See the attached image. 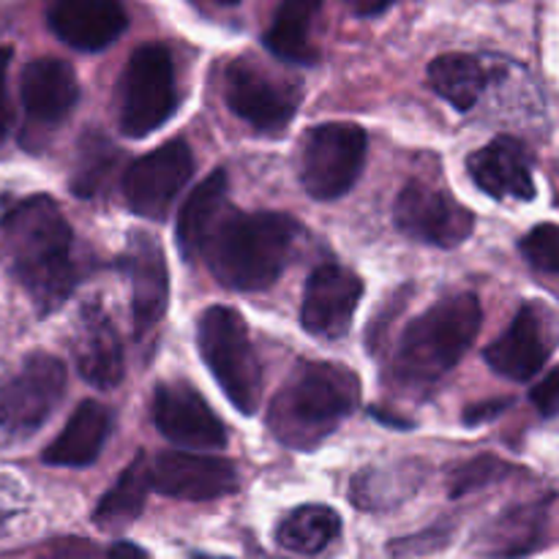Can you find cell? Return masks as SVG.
Masks as SVG:
<instances>
[{
    "instance_id": "cell-1",
    "label": "cell",
    "mask_w": 559,
    "mask_h": 559,
    "mask_svg": "<svg viewBox=\"0 0 559 559\" xmlns=\"http://www.w3.org/2000/svg\"><path fill=\"white\" fill-rule=\"evenodd\" d=\"M0 254L41 317L74 293V233L49 197H27L0 218Z\"/></svg>"
},
{
    "instance_id": "cell-2",
    "label": "cell",
    "mask_w": 559,
    "mask_h": 559,
    "mask_svg": "<svg viewBox=\"0 0 559 559\" xmlns=\"http://www.w3.org/2000/svg\"><path fill=\"white\" fill-rule=\"evenodd\" d=\"M298 235L300 227L287 213H240L227 205L207 233L200 257L224 287L251 293L282 276Z\"/></svg>"
},
{
    "instance_id": "cell-3",
    "label": "cell",
    "mask_w": 559,
    "mask_h": 559,
    "mask_svg": "<svg viewBox=\"0 0 559 559\" xmlns=\"http://www.w3.org/2000/svg\"><path fill=\"white\" fill-rule=\"evenodd\" d=\"M360 382L336 364H300L273 399L267 426L282 445L311 451L355 413Z\"/></svg>"
},
{
    "instance_id": "cell-4",
    "label": "cell",
    "mask_w": 559,
    "mask_h": 559,
    "mask_svg": "<svg viewBox=\"0 0 559 559\" xmlns=\"http://www.w3.org/2000/svg\"><path fill=\"white\" fill-rule=\"evenodd\" d=\"M480 304L462 293L440 300L413 320L393 355V380L404 393H426L445 380L480 331Z\"/></svg>"
},
{
    "instance_id": "cell-5",
    "label": "cell",
    "mask_w": 559,
    "mask_h": 559,
    "mask_svg": "<svg viewBox=\"0 0 559 559\" xmlns=\"http://www.w3.org/2000/svg\"><path fill=\"white\" fill-rule=\"evenodd\" d=\"M197 347L213 380L240 415H254L262 396V369L243 317L227 306H211L197 322Z\"/></svg>"
},
{
    "instance_id": "cell-6",
    "label": "cell",
    "mask_w": 559,
    "mask_h": 559,
    "mask_svg": "<svg viewBox=\"0 0 559 559\" xmlns=\"http://www.w3.org/2000/svg\"><path fill=\"white\" fill-rule=\"evenodd\" d=\"M178 109L175 60L164 44H142L120 76V129L131 140L151 136Z\"/></svg>"
},
{
    "instance_id": "cell-7",
    "label": "cell",
    "mask_w": 559,
    "mask_h": 559,
    "mask_svg": "<svg viewBox=\"0 0 559 559\" xmlns=\"http://www.w3.org/2000/svg\"><path fill=\"white\" fill-rule=\"evenodd\" d=\"M224 98L227 107L254 131L282 134L300 109L304 91L298 80L273 74L251 58H238L229 63L224 76Z\"/></svg>"
},
{
    "instance_id": "cell-8",
    "label": "cell",
    "mask_w": 559,
    "mask_h": 559,
    "mask_svg": "<svg viewBox=\"0 0 559 559\" xmlns=\"http://www.w3.org/2000/svg\"><path fill=\"white\" fill-rule=\"evenodd\" d=\"M366 131L355 123H322L306 134L300 180L314 200H338L360 178L366 164Z\"/></svg>"
},
{
    "instance_id": "cell-9",
    "label": "cell",
    "mask_w": 559,
    "mask_h": 559,
    "mask_svg": "<svg viewBox=\"0 0 559 559\" xmlns=\"http://www.w3.org/2000/svg\"><path fill=\"white\" fill-rule=\"evenodd\" d=\"M66 391V366L55 355L31 353L0 388V429L31 435L55 413Z\"/></svg>"
},
{
    "instance_id": "cell-10",
    "label": "cell",
    "mask_w": 559,
    "mask_h": 559,
    "mask_svg": "<svg viewBox=\"0 0 559 559\" xmlns=\"http://www.w3.org/2000/svg\"><path fill=\"white\" fill-rule=\"evenodd\" d=\"M393 218L404 235L437 249H456L475 229V213L426 180L404 186L396 197Z\"/></svg>"
},
{
    "instance_id": "cell-11",
    "label": "cell",
    "mask_w": 559,
    "mask_h": 559,
    "mask_svg": "<svg viewBox=\"0 0 559 559\" xmlns=\"http://www.w3.org/2000/svg\"><path fill=\"white\" fill-rule=\"evenodd\" d=\"M194 175V153L183 140H169L147 156L136 158L123 178L126 205L136 216L162 222Z\"/></svg>"
},
{
    "instance_id": "cell-12",
    "label": "cell",
    "mask_w": 559,
    "mask_h": 559,
    "mask_svg": "<svg viewBox=\"0 0 559 559\" xmlns=\"http://www.w3.org/2000/svg\"><path fill=\"white\" fill-rule=\"evenodd\" d=\"M156 429L169 442L189 451H222L227 445V429L205 399L183 382H167L156 388L153 399Z\"/></svg>"
},
{
    "instance_id": "cell-13",
    "label": "cell",
    "mask_w": 559,
    "mask_h": 559,
    "mask_svg": "<svg viewBox=\"0 0 559 559\" xmlns=\"http://www.w3.org/2000/svg\"><path fill=\"white\" fill-rule=\"evenodd\" d=\"M364 298V282L358 273L342 265H322L309 276L300 304V322L317 338L347 336L353 317Z\"/></svg>"
},
{
    "instance_id": "cell-14",
    "label": "cell",
    "mask_w": 559,
    "mask_h": 559,
    "mask_svg": "<svg viewBox=\"0 0 559 559\" xmlns=\"http://www.w3.org/2000/svg\"><path fill=\"white\" fill-rule=\"evenodd\" d=\"M151 489L175 500H218L238 491V469L227 459L169 451L151 464Z\"/></svg>"
},
{
    "instance_id": "cell-15",
    "label": "cell",
    "mask_w": 559,
    "mask_h": 559,
    "mask_svg": "<svg viewBox=\"0 0 559 559\" xmlns=\"http://www.w3.org/2000/svg\"><path fill=\"white\" fill-rule=\"evenodd\" d=\"M126 276L131 282V311H134V333L142 338L162 322L169 306V271L164 260V249L151 233L129 235L123 257H120Z\"/></svg>"
},
{
    "instance_id": "cell-16",
    "label": "cell",
    "mask_w": 559,
    "mask_h": 559,
    "mask_svg": "<svg viewBox=\"0 0 559 559\" xmlns=\"http://www.w3.org/2000/svg\"><path fill=\"white\" fill-rule=\"evenodd\" d=\"M27 131H49L60 126L80 102L74 69L60 58H36L25 66L20 82Z\"/></svg>"
},
{
    "instance_id": "cell-17",
    "label": "cell",
    "mask_w": 559,
    "mask_h": 559,
    "mask_svg": "<svg viewBox=\"0 0 559 559\" xmlns=\"http://www.w3.org/2000/svg\"><path fill=\"white\" fill-rule=\"evenodd\" d=\"M49 31L80 52H102L129 27L123 0H52Z\"/></svg>"
},
{
    "instance_id": "cell-18",
    "label": "cell",
    "mask_w": 559,
    "mask_h": 559,
    "mask_svg": "<svg viewBox=\"0 0 559 559\" xmlns=\"http://www.w3.org/2000/svg\"><path fill=\"white\" fill-rule=\"evenodd\" d=\"M551 355L549 320L540 306L527 304L519 309L508 331L486 347V364L497 374L508 377L513 382L533 380Z\"/></svg>"
},
{
    "instance_id": "cell-19",
    "label": "cell",
    "mask_w": 559,
    "mask_h": 559,
    "mask_svg": "<svg viewBox=\"0 0 559 559\" xmlns=\"http://www.w3.org/2000/svg\"><path fill=\"white\" fill-rule=\"evenodd\" d=\"M74 360L82 380L93 388L112 391L123 380V347L115 322L98 300L82 306L74 328Z\"/></svg>"
},
{
    "instance_id": "cell-20",
    "label": "cell",
    "mask_w": 559,
    "mask_h": 559,
    "mask_svg": "<svg viewBox=\"0 0 559 559\" xmlns=\"http://www.w3.org/2000/svg\"><path fill=\"white\" fill-rule=\"evenodd\" d=\"M469 178L495 200L530 202L535 197L533 169L524 147L513 136H497L475 151L467 162Z\"/></svg>"
},
{
    "instance_id": "cell-21",
    "label": "cell",
    "mask_w": 559,
    "mask_h": 559,
    "mask_svg": "<svg viewBox=\"0 0 559 559\" xmlns=\"http://www.w3.org/2000/svg\"><path fill=\"white\" fill-rule=\"evenodd\" d=\"M112 431V415L98 402H82L63 426L58 440L44 451L52 467H87L98 459Z\"/></svg>"
},
{
    "instance_id": "cell-22",
    "label": "cell",
    "mask_w": 559,
    "mask_h": 559,
    "mask_svg": "<svg viewBox=\"0 0 559 559\" xmlns=\"http://www.w3.org/2000/svg\"><path fill=\"white\" fill-rule=\"evenodd\" d=\"M549 506L551 502H538V506L513 508V511L502 513L500 519H495V522L480 533L475 549L484 557L495 559L533 555V551L540 549L546 540V530H549Z\"/></svg>"
},
{
    "instance_id": "cell-23",
    "label": "cell",
    "mask_w": 559,
    "mask_h": 559,
    "mask_svg": "<svg viewBox=\"0 0 559 559\" xmlns=\"http://www.w3.org/2000/svg\"><path fill=\"white\" fill-rule=\"evenodd\" d=\"M495 71L480 58L467 52L440 55L429 63V85L459 112H469L489 87Z\"/></svg>"
},
{
    "instance_id": "cell-24",
    "label": "cell",
    "mask_w": 559,
    "mask_h": 559,
    "mask_svg": "<svg viewBox=\"0 0 559 559\" xmlns=\"http://www.w3.org/2000/svg\"><path fill=\"white\" fill-rule=\"evenodd\" d=\"M224 207H227V175L218 169L211 178L202 180L191 191L189 200L183 202V207H180L178 246L186 260H197L200 257L202 243H205L207 233H211L213 224L224 213Z\"/></svg>"
},
{
    "instance_id": "cell-25",
    "label": "cell",
    "mask_w": 559,
    "mask_h": 559,
    "mask_svg": "<svg viewBox=\"0 0 559 559\" xmlns=\"http://www.w3.org/2000/svg\"><path fill=\"white\" fill-rule=\"evenodd\" d=\"M325 0H282L265 31V47L287 63H314L317 49L311 47V22Z\"/></svg>"
},
{
    "instance_id": "cell-26",
    "label": "cell",
    "mask_w": 559,
    "mask_h": 559,
    "mask_svg": "<svg viewBox=\"0 0 559 559\" xmlns=\"http://www.w3.org/2000/svg\"><path fill=\"white\" fill-rule=\"evenodd\" d=\"M424 473V462H402L388 464V467L364 469L353 480V502L358 508H366V511L399 506V502H404L418 489Z\"/></svg>"
},
{
    "instance_id": "cell-27",
    "label": "cell",
    "mask_w": 559,
    "mask_h": 559,
    "mask_svg": "<svg viewBox=\"0 0 559 559\" xmlns=\"http://www.w3.org/2000/svg\"><path fill=\"white\" fill-rule=\"evenodd\" d=\"M147 491H151V462L145 459V453H140L118 475L112 489L102 497L96 513H93V522L102 530L129 527L131 522H136L142 508H145Z\"/></svg>"
},
{
    "instance_id": "cell-28",
    "label": "cell",
    "mask_w": 559,
    "mask_h": 559,
    "mask_svg": "<svg viewBox=\"0 0 559 559\" xmlns=\"http://www.w3.org/2000/svg\"><path fill=\"white\" fill-rule=\"evenodd\" d=\"M342 535V519L328 506H300L282 519L276 530V544L300 557H314L325 551Z\"/></svg>"
},
{
    "instance_id": "cell-29",
    "label": "cell",
    "mask_w": 559,
    "mask_h": 559,
    "mask_svg": "<svg viewBox=\"0 0 559 559\" xmlns=\"http://www.w3.org/2000/svg\"><path fill=\"white\" fill-rule=\"evenodd\" d=\"M118 162V147L98 131H87L76 145L74 173H71V191L76 197H93L104 183Z\"/></svg>"
},
{
    "instance_id": "cell-30",
    "label": "cell",
    "mask_w": 559,
    "mask_h": 559,
    "mask_svg": "<svg viewBox=\"0 0 559 559\" xmlns=\"http://www.w3.org/2000/svg\"><path fill=\"white\" fill-rule=\"evenodd\" d=\"M511 473L506 462L495 456H478L475 462L462 464L456 473L451 475V495L453 497H462L467 491L475 489H484V486L495 484V480H502V475Z\"/></svg>"
},
{
    "instance_id": "cell-31",
    "label": "cell",
    "mask_w": 559,
    "mask_h": 559,
    "mask_svg": "<svg viewBox=\"0 0 559 559\" xmlns=\"http://www.w3.org/2000/svg\"><path fill=\"white\" fill-rule=\"evenodd\" d=\"M522 254L535 271L557 273L559 271V229L555 224H540L530 229L522 240Z\"/></svg>"
},
{
    "instance_id": "cell-32",
    "label": "cell",
    "mask_w": 559,
    "mask_h": 559,
    "mask_svg": "<svg viewBox=\"0 0 559 559\" xmlns=\"http://www.w3.org/2000/svg\"><path fill=\"white\" fill-rule=\"evenodd\" d=\"M533 404L538 407V413L544 415V418H555L559 409V371L557 369H551L549 374L535 385Z\"/></svg>"
},
{
    "instance_id": "cell-33",
    "label": "cell",
    "mask_w": 559,
    "mask_h": 559,
    "mask_svg": "<svg viewBox=\"0 0 559 559\" xmlns=\"http://www.w3.org/2000/svg\"><path fill=\"white\" fill-rule=\"evenodd\" d=\"M11 55H14V49L0 47V142H3L5 134H9V123H11L9 91H5V76H9Z\"/></svg>"
},
{
    "instance_id": "cell-34",
    "label": "cell",
    "mask_w": 559,
    "mask_h": 559,
    "mask_svg": "<svg viewBox=\"0 0 559 559\" xmlns=\"http://www.w3.org/2000/svg\"><path fill=\"white\" fill-rule=\"evenodd\" d=\"M508 407H511V402H508V399H489V402H484V404H473V407L467 409V415H464V424L467 426L489 424V420L500 418Z\"/></svg>"
},
{
    "instance_id": "cell-35",
    "label": "cell",
    "mask_w": 559,
    "mask_h": 559,
    "mask_svg": "<svg viewBox=\"0 0 559 559\" xmlns=\"http://www.w3.org/2000/svg\"><path fill=\"white\" fill-rule=\"evenodd\" d=\"M347 3L358 16H377L391 9L396 0H347Z\"/></svg>"
},
{
    "instance_id": "cell-36",
    "label": "cell",
    "mask_w": 559,
    "mask_h": 559,
    "mask_svg": "<svg viewBox=\"0 0 559 559\" xmlns=\"http://www.w3.org/2000/svg\"><path fill=\"white\" fill-rule=\"evenodd\" d=\"M107 559H151L145 549H140L136 544H129V540H120V544H115L112 549H109Z\"/></svg>"
},
{
    "instance_id": "cell-37",
    "label": "cell",
    "mask_w": 559,
    "mask_h": 559,
    "mask_svg": "<svg viewBox=\"0 0 559 559\" xmlns=\"http://www.w3.org/2000/svg\"><path fill=\"white\" fill-rule=\"evenodd\" d=\"M216 3H218V5H238L240 0H216Z\"/></svg>"
},
{
    "instance_id": "cell-38",
    "label": "cell",
    "mask_w": 559,
    "mask_h": 559,
    "mask_svg": "<svg viewBox=\"0 0 559 559\" xmlns=\"http://www.w3.org/2000/svg\"><path fill=\"white\" fill-rule=\"evenodd\" d=\"M197 559H218V557H197Z\"/></svg>"
}]
</instances>
